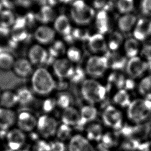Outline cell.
<instances>
[{"label": "cell", "instance_id": "7c38bea8", "mask_svg": "<svg viewBox=\"0 0 151 151\" xmlns=\"http://www.w3.org/2000/svg\"><path fill=\"white\" fill-rule=\"evenodd\" d=\"M48 53L40 45H35L30 48L28 52V60L32 65H40L46 62Z\"/></svg>", "mask_w": 151, "mask_h": 151}, {"label": "cell", "instance_id": "5bb4252c", "mask_svg": "<svg viewBox=\"0 0 151 151\" xmlns=\"http://www.w3.org/2000/svg\"><path fill=\"white\" fill-rule=\"evenodd\" d=\"M13 71L20 78H27L33 73V65L27 59L20 58L16 60L13 66Z\"/></svg>", "mask_w": 151, "mask_h": 151}, {"label": "cell", "instance_id": "e0dca14e", "mask_svg": "<svg viewBox=\"0 0 151 151\" xmlns=\"http://www.w3.org/2000/svg\"><path fill=\"white\" fill-rule=\"evenodd\" d=\"M61 120L63 124L70 127H77L80 120V112L74 107H68L64 110L61 116Z\"/></svg>", "mask_w": 151, "mask_h": 151}, {"label": "cell", "instance_id": "4316f807", "mask_svg": "<svg viewBox=\"0 0 151 151\" xmlns=\"http://www.w3.org/2000/svg\"><path fill=\"white\" fill-rule=\"evenodd\" d=\"M19 104L27 106L31 104L34 100V95L29 89L25 88H20L17 91Z\"/></svg>", "mask_w": 151, "mask_h": 151}, {"label": "cell", "instance_id": "8d00e7d4", "mask_svg": "<svg viewBox=\"0 0 151 151\" xmlns=\"http://www.w3.org/2000/svg\"><path fill=\"white\" fill-rule=\"evenodd\" d=\"M57 106L61 109H66L70 107L71 99L69 97V95L65 93H62L56 99Z\"/></svg>", "mask_w": 151, "mask_h": 151}, {"label": "cell", "instance_id": "9c48e42d", "mask_svg": "<svg viewBox=\"0 0 151 151\" xmlns=\"http://www.w3.org/2000/svg\"><path fill=\"white\" fill-rule=\"evenodd\" d=\"M37 119L28 111H23L17 116L18 128L24 132H31L36 128Z\"/></svg>", "mask_w": 151, "mask_h": 151}, {"label": "cell", "instance_id": "ac0fdd59", "mask_svg": "<svg viewBox=\"0 0 151 151\" xmlns=\"http://www.w3.org/2000/svg\"><path fill=\"white\" fill-rule=\"evenodd\" d=\"M151 34V21L146 19H140L134 32V37L137 40H143Z\"/></svg>", "mask_w": 151, "mask_h": 151}, {"label": "cell", "instance_id": "7402d4cb", "mask_svg": "<svg viewBox=\"0 0 151 151\" xmlns=\"http://www.w3.org/2000/svg\"><path fill=\"white\" fill-rule=\"evenodd\" d=\"M88 41L90 49L93 52H99L107 50V44L102 34H96L91 36Z\"/></svg>", "mask_w": 151, "mask_h": 151}, {"label": "cell", "instance_id": "7bdbcfd3", "mask_svg": "<svg viewBox=\"0 0 151 151\" xmlns=\"http://www.w3.org/2000/svg\"><path fill=\"white\" fill-rule=\"evenodd\" d=\"M52 48H51V53L55 56H57L58 55H62L64 53L65 48L63 42H53Z\"/></svg>", "mask_w": 151, "mask_h": 151}, {"label": "cell", "instance_id": "f1b7e54d", "mask_svg": "<svg viewBox=\"0 0 151 151\" xmlns=\"http://www.w3.org/2000/svg\"><path fill=\"white\" fill-rule=\"evenodd\" d=\"M103 135V128L99 124H92L87 129V137L89 140H101Z\"/></svg>", "mask_w": 151, "mask_h": 151}, {"label": "cell", "instance_id": "9a60e30c", "mask_svg": "<svg viewBox=\"0 0 151 151\" xmlns=\"http://www.w3.org/2000/svg\"><path fill=\"white\" fill-rule=\"evenodd\" d=\"M17 116L12 109L0 107V130L11 129L17 122Z\"/></svg>", "mask_w": 151, "mask_h": 151}, {"label": "cell", "instance_id": "44dd1931", "mask_svg": "<svg viewBox=\"0 0 151 151\" xmlns=\"http://www.w3.org/2000/svg\"><path fill=\"white\" fill-rule=\"evenodd\" d=\"M80 120L77 127L81 128L88 122L96 119L97 116L96 108L92 106H86L82 108L80 111Z\"/></svg>", "mask_w": 151, "mask_h": 151}, {"label": "cell", "instance_id": "52a82bcc", "mask_svg": "<svg viewBox=\"0 0 151 151\" xmlns=\"http://www.w3.org/2000/svg\"><path fill=\"white\" fill-rule=\"evenodd\" d=\"M104 124L109 127L118 130L123 127V116L121 112L113 106H108L103 113Z\"/></svg>", "mask_w": 151, "mask_h": 151}, {"label": "cell", "instance_id": "db71d44e", "mask_svg": "<svg viewBox=\"0 0 151 151\" xmlns=\"http://www.w3.org/2000/svg\"><path fill=\"white\" fill-rule=\"evenodd\" d=\"M1 9H2V6H1V4L0 3V12H1Z\"/></svg>", "mask_w": 151, "mask_h": 151}, {"label": "cell", "instance_id": "f35d334b", "mask_svg": "<svg viewBox=\"0 0 151 151\" xmlns=\"http://www.w3.org/2000/svg\"><path fill=\"white\" fill-rule=\"evenodd\" d=\"M101 140V145L106 149L112 147L116 143V138L110 133L103 134Z\"/></svg>", "mask_w": 151, "mask_h": 151}, {"label": "cell", "instance_id": "2e32d148", "mask_svg": "<svg viewBox=\"0 0 151 151\" xmlns=\"http://www.w3.org/2000/svg\"><path fill=\"white\" fill-rule=\"evenodd\" d=\"M69 151H93L88 140L80 134L71 137L68 145Z\"/></svg>", "mask_w": 151, "mask_h": 151}, {"label": "cell", "instance_id": "ab89813d", "mask_svg": "<svg viewBox=\"0 0 151 151\" xmlns=\"http://www.w3.org/2000/svg\"><path fill=\"white\" fill-rule=\"evenodd\" d=\"M85 77V73L83 70L80 67L75 68L73 74L70 78L71 82L75 83H78L82 81Z\"/></svg>", "mask_w": 151, "mask_h": 151}, {"label": "cell", "instance_id": "9f6ffc18", "mask_svg": "<svg viewBox=\"0 0 151 151\" xmlns=\"http://www.w3.org/2000/svg\"></svg>", "mask_w": 151, "mask_h": 151}, {"label": "cell", "instance_id": "3957f363", "mask_svg": "<svg viewBox=\"0 0 151 151\" xmlns=\"http://www.w3.org/2000/svg\"><path fill=\"white\" fill-rule=\"evenodd\" d=\"M81 89L83 98L92 104L103 101L107 93V89L105 86L93 79L84 80Z\"/></svg>", "mask_w": 151, "mask_h": 151}, {"label": "cell", "instance_id": "cb8c5ba5", "mask_svg": "<svg viewBox=\"0 0 151 151\" xmlns=\"http://www.w3.org/2000/svg\"><path fill=\"white\" fill-rule=\"evenodd\" d=\"M96 27L99 34H104L108 31L109 21L107 13L105 10L101 11L96 16Z\"/></svg>", "mask_w": 151, "mask_h": 151}, {"label": "cell", "instance_id": "d590c367", "mask_svg": "<svg viewBox=\"0 0 151 151\" xmlns=\"http://www.w3.org/2000/svg\"><path fill=\"white\" fill-rule=\"evenodd\" d=\"M67 59L70 62H78L81 58V52L79 49L75 47H71L67 51Z\"/></svg>", "mask_w": 151, "mask_h": 151}, {"label": "cell", "instance_id": "c3c4849f", "mask_svg": "<svg viewBox=\"0 0 151 151\" xmlns=\"http://www.w3.org/2000/svg\"><path fill=\"white\" fill-rule=\"evenodd\" d=\"M37 147V151H51L50 145L44 141L40 142Z\"/></svg>", "mask_w": 151, "mask_h": 151}, {"label": "cell", "instance_id": "5b68a950", "mask_svg": "<svg viewBox=\"0 0 151 151\" xmlns=\"http://www.w3.org/2000/svg\"><path fill=\"white\" fill-rule=\"evenodd\" d=\"M58 126V122L55 118L44 114L38 119L36 128L42 137L49 138L56 134Z\"/></svg>", "mask_w": 151, "mask_h": 151}, {"label": "cell", "instance_id": "d4e9b609", "mask_svg": "<svg viewBox=\"0 0 151 151\" xmlns=\"http://www.w3.org/2000/svg\"><path fill=\"white\" fill-rule=\"evenodd\" d=\"M136 21V17L134 15L126 14L122 16L119 20L118 25L121 31L127 32L129 31Z\"/></svg>", "mask_w": 151, "mask_h": 151}, {"label": "cell", "instance_id": "603a6c76", "mask_svg": "<svg viewBox=\"0 0 151 151\" xmlns=\"http://www.w3.org/2000/svg\"><path fill=\"white\" fill-rule=\"evenodd\" d=\"M105 56L108 61V65L111 68L115 70H120L124 68L127 60L125 57L118 54V53L107 52Z\"/></svg>", "mask_w": 151, "mask_h": 151}, {"label": "cell", "instance_id": "1f68e13d", "mask_svg": "<svg viewBox=\"0 0 151 151\" xmlns=\"http://www.w3.org/2000/svg\"><path fill=\"white\" fill-rule=\"evenodd\" d=\"M139 91L146 98H151V75L147 76L141 80L139 86Z\"/></svg>", "mask_w": 151, "mask_h": 151}, {"label": "cell", "instance_id": "4dcf8cb0", "mask_svg": "<svg viewBox=\"0 0 151 151\" xmlns=\"http://www.w3.org/2000/svg\"><path fill=\"white\" fill-rule=\"evenodd\" d=\"M125 50L126 55L129 58H134L136 56L139 52V43L134 38H130L125 44Z\"/></svg>", "mask_w": 151, "mask_h": 151}, {"label": "cell", "instance_id": "681fc988", "mask_svg": "<svg viewBox=\"0 0 151 151\" xmlns=\"http://www.w3.org/2000/svg\"><path fill=\"white\" fill-rule=\"evenodd\" d=\"M138 150L140 151H151V141L141 143Z\"/></svg>", "mask_w": 151, "mask_h": 151}, {"label": "cell", "instance_id": "f907efd6", "mask_svg": "<svg viewBox=\"0 0 151 151\" xmlns=\"http://www.w3.org/2000/svg\"><path fill=\"white\" fill-rule=\"evenodd\" d=\"M135 83L133 80L131 79H126L124 83L123 89L124 90H132L134 88Z\"/></svg>", "mask_w": 151, "mask_h": 151}, {"label": "cell", "instance_id": "7dc6e473", "mask_svg": "<svg viewBox=\"0 0 151 151\" xmlns=\"http://www.w3.org/2000/svg\"><path fill=\"white\" fill-rule=\"evenodd\" d=\"M141 55L149 62L151 61V45H147L143 47L141 51Z\"/></svg>", "mask_w": 151, "mask_h": 151}, {"label": "cell", "instance_id": "b9f144b4", "mask_svg": "<svg viewBox=\"0 0 151 151\" xmlns=\"http://www.w3.org/2000/svg\"><path fill=\"white\" fill-rule=\"evenodd\" d=\"M57 106V101L55 99H47L44 101L42 109L46 113H49L53 110Z\"/></svg>", "mask_w": 151, "mask_h": 151}, {"label": "cell", "instance_id": "e575fe53", "mask_svg": "<svg viewBox=\"0 0 151 151\" xmlns=\"http://www.w3.org/2000/svg\"><path fill=\"white\" fill-rule=\"evenodd\" d=\"M123 37L119 33L117 32H114L111 36L109 42V48L111 50L116 51L117 50L120 45L122 44L123 42Z\"/></svg>", "mask_w": 151, "mask_h": 151}, {"label": "cell", "instance_id": "bcb514c9", "mask_svg": "<svg viewBox=\"0 0 151 151\" xmlns=\"http://www.w3.org/2000/svg\"><path fill=\"white\" fill-rule=\"evenodd\" d=\"M51 151H65V144L62 141L58 140L50 145Z\"/></svg>", "mask_w": 151, "mask_h": 151}, {"label": "cell", "instance_id": "d6a6232c", "mask_svg": "<svg viewBox=\"0 0 151 151\" xmlns=\"http://www.w3.org/2000/svg\"><path fill=\"white\" fill-rule=\"evenodd\" d=\"M71 132L72 129L70 126L62 123L61 125L58 126L56 132V136L59 140L63 142L70 138Z\"/></svg>", "mask_w": 151, "mask_h": 151}, {"label": "cell", "instance_id": "4fadbf2b", "mask_svg": "<svg viewBox=\"0 0 151 151\" xmlns=\"http://www.w3.org/2000/svg\"><path fill=\"white\" fill-rule=\"evenodd\" d=\"M54 29L47 25H42L37 27L34 32V37L40 44L48 45L53 42L55 37Z\"/></svg>", "mask_w": 151, "mask_h": 151}, {"label": "cell", "instance_id": "7a4b0ae2", "mask_svg": "<svg viewBox=\"0 0 151 151\" xmlns=\"http://www.w3.org/2000/svg\"><path fill=\"white\" fill-rule=\"evenodd\" d=\"M128 118L133 122L140 123L151 116V98L138 99L128 107Z\"/></svg>", "mask_w": 151, "mask_h": 151}, {"label": "cell", "instance_id": "836d02e7", "mask_svg": "<svg viewBox=\"0 0 151 151\" xmlns=\"http://www.w3.org/2000/svg\"><path fill=\"white\" fill-rule=\"evenodd\" d=\"M117 7L120 13L127 14L134 9V0H119Z\"/></svg>", "mask_w": 151, "mask_h": 151}, {"label": "cell", "instance_id": "74e56055", "mask_svg": "<svg viewBox=\"0 0 151 151\" xmlns=\"http://www.w3.org/2000/svg\"><path fill=\"white\" fill-rule=\"evenodd\" d=\"M140 143V141L137 139L127 138V140L123 143L122 147L126 151H134L136 150H138Z\"/></svg>", "mask_w": 151, "mask_h": 151}, {"label": "cell", "instance_id": "f5cc1de1", "mask_svg": "<svg viewBox=\"0 0 151 151\" xmlns=\"http://www.w3.org/2000/svg\"><path fill=\"white\" fill-rule=\"evenodd\" d=\"M147 69H149L151 71V61L147 62Z\"/></svg>", "mask_w": 151, "mask_h": 151}, {"label": "cell", "instance_id": "ee69618b", "mask_svg": "<svg viewBox=\"0 0 151 151\" xmlns=\"http://www.w3.org/2000/svg\"><path fill=\"white\" fill-rule=\"evenodd\" d=\"M73 36L81 40H88L90 37L88 31L86 30L76 29L74 30Z\"/></svg>", "mask_w": 151, "mask_h": 151}, {"label": "cell", "instance_id": "f546056e", "mask_svg": "<svg viewBox=\"0 0 151 151\" xmlns=\"http://www.w3.org/2000/svg\"><path fill=\"white\" fill-rule=\"evenodd\" d=\"M15 23L14 13L9 10H4L0 12V25L4 27H9Z\"/></svg>", "mask_w": 151, "mask_h": 151}, {"label": "cell", "instance_id": "83f0119b", "mask_svg": "<svg viewBox=\"0 0 151 151\" xmlns=\"http://www.w3.org/2000/svg\"><path fill=\"white\" fill-rule=\"evenodd\" d=\"M113 101L116 104L122 107H128L131 103L129 95L124 89H121L116 93L113 97Z\"/></svg>", "mask_w": 151, "mask_h": 151}, {"label": "cell", "instance_id": "30bf717a", "mask_svg": "<svg viewBox=\"0 0 151 151\" xmlns=\"http://www.w3.org/2000/svg\"><path fill=\"white\" fill-rule=\"evenodd\" d=\"M26 139L25 132L19 128H14L7 134V144L11 150L18 151L24 145Z\"/></svg>", "mask_w": 151, "mask_h": 151}, {"label": "cell", "instance_id": "484cf974", "mask_svg": "<svg viewBox=\"0 0 151 151\" xmlns=\"http://www.w3.org/2000/svg\"><path fill=\"white\" fill-rule=\"evenodd\" d=\"M15 60L10 53L2 52L0 53V69L8 71L13 68Z\"/></svg>", "mask_w": 151, "mask_h": 151}, {"label": "cell", "instance_id": "277c9868", "mask_svg": "<svg viewBox=\"0 0 151 151\" xmlns=\"http://www.w3.org/2000/svg\"><path fill=\"white\" fill-rule=\"evenodd\" d=\"M70 15L75 23L80 25H86L92 20L94 17L95 12L82 0H77L73 3Z\"/></svg>", "mask_w": 151, "mask_h": 151}, {"label": "cell", "instance_id": "8992f818", "mask_svg": "<svg viewBox=\"0 0 151 151\" xmlns=\"http://www.w3.org/2000/svg\"><path fill=\"white\" fill-rule=\"evenodd\" d=\"M108 67V61L105 55L94 56L91 57L87 62L86 73L92 77L99 78L104 75Z\"/></svg>", "mask_w": 151, "mask_h": 151}, {"label": "cell", "instance_id": "d6986e66", "mask_svg": "<svg viewBox=\"0 0 151 151\" xmlns=\"http://www.w3.org/2000/svg\"><path fill=\"white\" fill-rule=\"evenodd\" d=\"M54 29L63 36H69L71 32V26L68 18L65 15L57 17L54 22Z\"/></svg>", "mask_w": 151, "mask_h": 151}, {"label": "cell", "instance_id": "f6af8a7d", "mask_svg": "<svg viewBox=\"0 0 151 151\" xmlns=\"http://www.w3.org/2000/svg\"><path fill=\"white\" fill-rule=\"evenodd\" d=\"M141 10L144 15L151 16V0H143Z\"/></svg>", "mask_w": 151, "mask_h": 151}, {"label": "cell", "instance_id": "6da1fadb", "mask_svg": "<svg viewBox=\"0 0 151 151\" xmlns=\"http://www.w3.org/2000/svg\"><path fill=\"white\" fill-rule=\"evenodd\" d=\"M57 82L48 70L39 67L33 71L31 76L32 90L36 94L47 96L56 88Z\"/></svg>", "mask_w": 151, "mask_h": 151}, {"label": "cell", "instance_id": "8fae6325", "mask_svg": "<svg viewBox=\"0 0 151 151\" xmlns=\"http://www.w3.org/2000/svg\"><path fill=\"white\" fill-rule=\"evenodd\" d=\"M147 69V62L142 60L139 57H134L128 61L126 71L128 75L133 78H138Z\"/></svg>", "mask_w": 151, "mask_h": 151}, {"label": "cell", "instance_id": "ba28073f", "mask_svg": "<svg viewBox=\"0 0 151 151\" xmlns=\"http://www.w3.org/2000/svg\"><path fill=\"white\" fill-rule=\"evenodd\" d=\"M53 70L60 80H64L71 78L75 68L68 59L60 58L57 59L53 63Z\"/></svg>", "mask_w": 151, "mask_h": 151}, {"label": "cell", "instance_id": "60d3db41", "mask_svg": "<svg viewBox=\"0 0 151 151\" xmlns=\"http://www.w3.org/2000/svg\"><path fill=\"white\" fill-rule=\"evenodd\" d=\"M40 14L42 19L44 21H50L54 16L53 11L49 6L44 7L41 10Z\"/></svg>", "mask_w": 151, "mask_h": 151}, {"label": "cell", "instance_id": "816d5d0a", "mask_svg": "<svg viewBox=\"0 0 151 151\" xmlns=\"http://www.w3.org/2000/svg\"><path fill=\"white\" fill-rule=\"evenodd\" d=\"M93 6L96 9H99L105 6L106 0H93Z\"/></svg>", "mask_w": 151, "mask_h": 151}, {"label": "cell", "instance_id": "11a10c76", "mask_svg": "<svg viewBox=\"0 0 151 151\" xmlns=\"http://www.w3.org/2000/svg\"><path fill=\"white\" fill-rule=\"evenodd\" d=\"M1 93H2V92H1V91L0 90V96H1Z\"/></svg>", "mask_w": 151, "mask_h": 151}, {"label": "cell", "instance_id": "ffe728a7", "mask_svg": "<svg viewBox=\"0 0 151 151\" xmlns=\"http://www.w3.org/2000/svg\"><path fill=\"white\" fill-rule=\"evenodd\" d=\"M18 103L17 93L13 91L6 90L1 93L0 96V107L12 109Z\"/></svg>", "mask_w": 151, "mask_h": 151}]
</instances>
